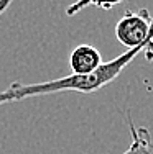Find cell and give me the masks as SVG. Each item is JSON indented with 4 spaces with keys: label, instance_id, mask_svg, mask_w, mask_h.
Masks as SVG:
<instances>
[{
    "label": "cell",
    "instance_id": "1",
    "mask_svg": "<svg viewBox=\"0 0 153 154\" xmlns=\"http://www.w3.org/2000/svg\"><path fill=\"white\" fill-rule=\"evenodd\" d=\"M102 62L100 53L91 45H79L69 54V67L74 75H86L97 71Z\"/></svg>",
    "mask_w": 153,
    "mask_h": 154
},
{
    "label": "cell",
    "instance_id": "2",
    "mask_svg": "<svg viewBox=\"0 0 153 154\" xmlns=\"http://www.w3.org/2000/svg\"><path fill=\"white\" fill-rule=\"evenodd\" d=\"M127 116H129V128L132 133V144L122 154H153V141L150 130L145 126H135L130 113H127Z\"/></svg>",
    "mask_w": 153,
    "mask_h": 154
},
{
    "label": "cell",
    "instance_id": "3",
    "mask_svg": "<svg viewBox=\"0 0 153 154\" xmlns=\"http://www.w3.org/2000/svg\"><path fill=\"white\" fill-rule=\"evenodd\" d=\"M125 0H76L66 8V15L72 17L78 15L79 12H82L87 7H96V8H102V10H109L112 7H117L120 3H123Z\"/></svg>",
    "mask_w": 153,
    "mask_h": 154
},
{
    "label": "cell",
    "instance_id": "4",
    "mask_svg": "<svg viewBox=\"0 0 153 154\" xmlns=\"http://www.w3.org/2000/svg\"><path fill=\"white\" fill-rule=\"evenodd\" d=\"M12 2H13V0H0V15H2L7 8H8Z\"/></svg>",
    "mask_w": 153,
    "mask_h": 154
},
{
    "label": "cell",
    "instance_id": "5",
    "mask_svg": "<svg viewBox=\"0 0 153 154\" xmlns=\"http://www.w3.org/2000/svg\"><path fill=\"white\" fill-rule=\"evenodd\" d=\"M143 53L147 54V59H153V43H151V45L147 48V49L143 51Z\"/></svg>",
    "mask_w": 153,
    "mask_h": 154
}]
</instances>
